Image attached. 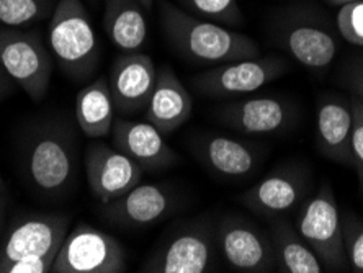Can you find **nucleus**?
I'll list each match as a JSON object with an SVG mask.
<instances>
[{
  "instance_id": "obj_1",
  "label": "nucleus",
  "mask_w": 363,
  "mask_h": 273,
  "mask_svg": "<svg viewBox=\"0 0 363 273\" xmlns=\"http://www.w3.org/2000/svg\"><path fill=\"white\" fill-rule=\"evenodd\" d=\"M159 15L172 50L190 62L220 66L260 55L259 46L247 35L229 30L216 21L195 17L167 0H159Z\"/></svg>"
},
{
  "instance_id": "obj_2",
  "label": "nucleus",
  "mask_w": 363,
  "mask_h": 273,
  "mask_svg": "<svg viewBox=\"0 0 363 273\" xmlns=\"http://www.w3.org/2000/svg\"><path fill=\"white\" fill-rule=\"evenodd\" d=\"M77 162L79 143L72 125L64 120H50L28 136L21 167L36 194L61 198L76 184Z\"/></svg>"
},
{
  "instance_id": "obj_3",
  "label": "nucleus",
  "mask_w": 363,
  "mask_h": 273,
  "mask_svg": "<svg viewBox=\"0 0 363 273\" xmlns=\"http://www.w3.org/2000/svg\"><path fill=\"white\" fill-rule=\"evenodd\" d=\"M48 41L57 66L74 82L89 79L99 67V38L82 0H57Z\"/></svg>"
},
{
  "instance_id": "obj_4",
  "label": "nucleus",
  "mask_w": 363,
  "mask_h": 273,
  "mask_svg": "<svg viewBox=\"0 0 363 273\" xmlns=\"http://www.w3.org/2000/svg\"><path fill=\"white\" fill-rule=\"evenodd\" d=\"M216 221L199 218L182 223L141 265L147 273H205L218 269Z\"/></svg>"
},
{
  "instance_id": "obj_5",
  "label": "nucleus",
  "mask_w": 363,
  "mask_h": 273,
  "mask_svg": "<svg viewBox=\"0 0 363 273\" xmlns=\"http://www.w3.org/2000/svg\"><path fill=\"white\" fill-rule=\"evenodd\" d=\"M296 231L318 255L325 272L350 270L344 247L342 219L329 184H323L316 195L304 201L296 218Z\"/></svg>"
},
{
  "instance_id": "obj_6",
  "label": "nucleus",
  "mask_w": 363,
  "mask_h": 273,
  "mask_svg": "<svg viewBox=\"0 0 363 273\" xmlns=\"http://www.w3.org/2000/svg\"><path fill=\"white\" fill-rule=\"evenodd\" d=\"M0 66L31 100L45 99L52 77V57L40 33L0 26Z\"/></svg>"
},
{
  "instance_id": "obj_7",
  "label": "nucleus",
  "mask_w": 363,
  "mask_h": 273,
  "mask_svg": "<svg viewBox=\"0 0 363 273\" xmlns=\"http://www.w3.org/2000/svg\"><path fill=\"white\" fill-rule=\"evenodd\" d=\"M126 254L113 235L79 223L62 240L51 273H123Z\"/></svg>"
},
{
  "instance_id": "obj_8",
  "label": "nucleus",
  "mask_w": 363,
  "mask_h": 273,
  "mask_svg": "<svg viewBox=\"0 0 363 273\" xmlns=\"http://www.w3.org/2000/svg\"><path fill=\"white\" fill-rule=\"evenodd\" d=\"M288 67L290 64L280 56H257L208 69L191 79V84L205 97L236 99L274 82Z\"/></svg>"
},
{
  "instance_id": "obj_9",
  "label": "nucleus",
  "mask_w": 363,
  "mask_h": 273,
  "mask_svg": "<svg viewBox=\"0 0 363 273\" xmlns=\"http://www.w3.org/2000/svg\"><path fill=\"white\" fill-rule=\"evenodd\" d=\"M69 224L71 218L64 213H26L15 218L0 239V273L25 257L57 254Z\"/></svg>"
},
{
  "instance_id": "obj_10",
  "label": "nucleus",
  "mask_w": 363,
  "mask_h": 273,
  "mask_svg": "<svg viewBox=\"0 0 363 273\" xmlns=\"http://www.w3.org/2000/svg\"><path fill=\"white\" fill-rule=\"evenodd\" d=\"M218 255L229 269L247 273L277 270V259L269 233L238 215L218 219L215 226Z\"/></svg>"
},
{
  "instance_id": "obj_11",
  "label": "nucleus",
  "mask_w": 363,
  "mask_h": 273,
  "mask_svg": "<svg viewBox=\"0 0 363 273\" xmlns=\"http://www.w3.org/2000/svg\"><path fill=\"white\" fill-rule=\"evenodd\" d=\"M89 189L105 205L141 184L144 170L125 152L106 144L94 143L84 156Z\"/></svg>"
},
{
  "instance_id": "obj_12",
  "label": "nucleus",
  "mask_w": 363,
  "mask_h": 273,
  "mask_svg": "<svg viewBox=\"0 0 363 273\" xmlns=\"http://www.w3.org/2000/svg\"><path fill=\"white\" fill-rule=\"evenodd\" d=\"M157 69L143 52H123L110 69L108 87L115 111L121 116L144 113L156 87Z\"/></svg>"
},
{
  "instance_id": "obj_13",
  "label": "nucleus",
  "mask_w": 363,
  "mask_h": 273,
  "mask_svg": "<svg viewBox=\"0 0 363 273\" xmlns=\"http://www.w3.org/2000/svg\"><path fill=\"white\" fill-rule=\"evenodd\" d=\"M175 206V195L167 185L138 184L116 200L101 206L105 221L121 229H141L161 221Z\"/></svg>"
},
{
  "instance_id": "obj_14",
  "label": "nucleus",
  "mask_w": 363,
  "mask_h": 273,
  "mask_svg": "<svg viewBox=\"0 0 363 273\" xmlns=\"http://www.w3.org/2000/svg\"><path fill=\"white\" fill-rule=\"evenodd\" d=\"M309 174L300 167H280L245 191L241 200L254 215L281 218L308 194Z\"/></svg>"
},
{
  "instance_id": "obj_15",
  "label": "nucleus",
  "mask_w": 363,
  "mask_h": 273,
  "mask_svg": "<svg viewBox=\"0 0 363 273\" xmlns=\"http://www.w3.org/2000/svg\"><path fill=\"white\" fill-rule=\"evenodd\" d=\"M111 141L144 172H161L179 162V154L165 143L164 135L149 121H131L120 118L111 128Z\"/></svg>"
},
{
  "instance_id": "obj_16",
  "label": "nucleus",
  "mask_w": 363,
  "mask_h": 273,
  "mask_svg": "<svg viewBox=\"0 0 363 273\" xmlns=\"http://www.w3.org/2000/svg\"><path fill=\"white\" fill-rule=\"evenodd\" d=\"M216 116L223 125L242 135H272L290 125L295 110L285 100L275 97H250L220 106Z\"/></svg>"
},
{
  "instance_id": "obj_17",
  "label": "nucleus",
  "mask_w": 363,
  "mask_h": 273,
  "mask_svg": "<svg viewBox=\"0 0 363 273\" xmlns=\"http://www.w3.org/2000/svg\"><path fill=\"white\" fill-rule=\"evenodd\" d=\"M194 154L208 170L224 179H244L252 175L260 164L259 149L252 144L221 135L194 139Z\"/></svg>"
},
{
  "instance_id": "obj_18",
  "label": "nucleus",
  "mask_w": 363,
  "mask_h": 273,
  "mask_svg": "<svg viewBox=\"0 0 363 273\" xmlns=\"http://www.w3.org/2000/svg\"><path fill=\"white\" fill-rule=\"evenodd\" d=\"M194 111V99L180 82L172 67L164 64L157 69V80L151 99L147 101L144 116L162 135H170L185 125Z\"/></svg>"
},
{
  "instance_id": "obj_19",
  "label": "nucleus",
  "mask_w": 363,
  "mask_h": 273,
  "mask_svg": "<svg viewBox=\"0 0 363 273\" xmlns=\"http://www.w3.org/2000/svg\"><path fill=\"white\" fill-rule=\"evenodd\" d=\"M354 110L350 100L325 95L318 105V144L321 152L334 162L352 165Z\"/></svg>"
},
{
  "instance_id": "obj_20",
  "label": "nucleus",
  "mask_w": 363,
  "mask_h": 273,
  "mask_svg": "<svg viewBox=\"0 0 363 273\" xmlns=\"http://www.w3.org/2000/svg\"><path fill=\"white\" fill-rule=\"evenodd\" d=\"M281 45L290 56L309 71H324L334 62L339 46L334 35L311 21H296L285 26Z\"/></svg>"
},
{
  "instance_id": "obj_21",
  "label": "nucleus",
  "mask_w": 363,
  "mask_h": 273,
  "mask_svg": "<svg viewBox=\"0 0 363 273\" xmlns=\"http://www.w3.org/2000/svg\"><path fill=\"white\" fill-rule=\"evenodd\" d=\"M146 9L140 0H105L104 26L121 52H140L147 41Z\"/></svg>"
},
{
  "instance_id": "obj_22",
  "label": "nucleus",
  "mask_w": 363,
  "mask_h": 273,
  "mask_svg": "<svg viewBox=\"0 0 363 273\" xmlns=\"http://www.w3.org/2000/svg\"><path fill=\"white\" fill-rule=\"evenodd\" d=\"M115 113L106 77L95 79L77 94L76 121L89 139H101L111 135Z\"/></svg>"
},
{
  "instance_id": "obj_23",
  "label": "nucleus",
  "mask_w": 363,
  "mask_h": 273,
  "mask_svg": "<svg viewBox=\"0 0 363 273\" xmlns=\"http://www.w3.org/2000/svg\"><path fill=\"white\" fill-rule=\"evenodd\" d=\"M270 240L274 244L277 270L285 273H323L325 272L313 252L304 243L300 233L286 219L274 218L270 223Z\"/></svg>"
},
{
  "instance_id": "obj_24",
  "label": "nucleus",
  "mask_w": 363,
  "mask_h": 273,
  "mask_svg": "<svg viewBox=\"0 0 363 273\" xmlns=\"http://www.w3.org/2000/svg\"><path fill=\"white\" fill-rule=\"evenodd\" d=\"M55 0H0V26L26 28L51 17Z\"/></svg>"
},
{
  "instance_id": "obj_25",
  "label": "nucleus",
  "mask_w": 363,
  "mask_h": 273,
  "mask_svg": "<svg viewBox=\"0 0 363 273\" xmlns=\"http://www.w3.org/2000/svg\"><path fill=\"white\" fill-rule=\"evenodd\" d=\"M180 4L185 12L221 25H242L244 21L238 0H180Z\"/></svg>"
},
{
  "instance_id": "obj_26",
  "label": "nucleus",
  "mask_w": 363,
  "mask_h": 273,
  "mask_svg": "<svg viewBox=\"0 0 363 273\" xmlns=\"http://www.w3.org/2000/svg\"><path fill=\"white\" fill-rule=\"evenodd\" d=\"M342 238L350 270L363 273V219L352 211H344Z\"/></svg>"
},
{
  "instance_id": "obj_27",
  "label": "nucleus",
  "mask_w": 363,
  "mask_h": 273,
  "mask_svg": "<svg viewBox=\"0 0 363 273\" xmlns=\"http://www.w3.org/2000/svg\"><path fill=\"white\" fill-rule=\"evenodd\" d=\"M337 28L345 41L363 48V0L339 7Z\"/></svg>"
},
{
  "instance_id": "obj_28",
  "label": "nucleus",
  "mask_w": 363,
  "mask_h": 273,
  "mask_svg": "<svg viewBox=\"0 0 363 273\" xmlns=\"http://www.w3.org/2000/svg\"><path fill=\"white\" fill-rule=\"evenodd\" d=\"M352 110H354V131H352V167L359 177V191L363 196V105L357 97L350 99Z\"/></svg>"
},
{
  "instance_id": "obj_29",
  "label": "nucleus",
  "mask_w": 363,
  "mask_h": 273,
  "mask_svg": "<svg viewBox=\"0 0 363 273\" xmlns=\"http://www.w3.org/2000/svg\"><path fill=\"white\" fill-rule=\"evenodd\" d=\"M57 254L30 255L9 265L4 273H48L51 272Z\"/></svg>"
},
{
  "instance_id": "obj_30",
  "label": "nucleus",
  "mask_w": 363,
  "mask_h": 273,
  "mask_svg": "<svg viewBox=\"0 0 363 273\" xmlns=\"http://www.w3.org/2000/svg\"><path fill=\"white\" fill-rule=\"evenodd\" d=\"M344 77H350V79H357L363 82V57H357L352 59V61L345 66L344 71Z\"/></svg>"
},
{
  "instance_id": "obj_31",
  "label": "nucleus",
  "mask_w": 363,
  "mask_h": 273,
  "mask_svg": "<svg viewBox=\"0 0 363 273\" xmlns=\"http://www.w3.org/2000/svg\"><path fill=\"white\" fill-rule=\"evenodd\" d=\"M13 84L15 82L12 80V77H10L9 74L4 71V67L0 66V101H2L10 94V90H12V87H13Z\"/></svg>"
},
{
  "instance_id": "obj_32",
  "label": "nucleus",
  "mask_w": 363,
  "mask_h": 273,
  "mask_svg": "<svg viewBox=\"0 0 363 273\" xmlns=\"http://www.w3.org/2000/svg\"><path fill=\"white\" fill-rule=\"evenodd\" d=\"M7 208H9V195L7 191H0V239L5 231V221H7Z\"/></svg>"
},
{
  "instance_id": "obj_33",
  "label": "nucleus",
  "mask_w": 363,
  "mask_h": 273,
  "mask_svg": "<svg viewBox=\"0 0 363 273\" xmlns=\"http://www.w3.org/2000/svg\"><path fill=\"white\" fill-rule=\"evenodd\" d=\"M344 82L347 87L352 90V94H354V97H357L360 100V104L363 105V82L357 79H350V77H344Z\"/></svg>"
},
{
  "instance_id": "obj_34",
  "label": "nucleus",
  "mask_w": 363,
  "mask_h": 273,
  "mask_svg": "<svg viewBox=\"0 0 363 273\" xmlns=\"http://www.w3.org/2000/svg\"><path fill=\"white\" fill-rule=\"evenodd\" d=\"M330 5H335V7H342L345 4H350V2H359V0H328Z\"/></svg>"
},
{
  "instance_id": "obj_35",
  "label": "nucleus",
  "mask_w": 363,
  "mask_h": 273,
  "mask_svg": "<svg viewBox=\"0 0 363 273\" xmlns=\"http://www.w3.org/2000/svg\"><path fill=\"white\" fill-rule=\"evenodd\" d=\"M140 4H141L143 7L146 9V10H151V9H152V4H154V0H140Z\"/></svg>"
},
{
  "instance_id": "obj_36",
  "label": "nucleus",
  "mask_w": 363,
  "mask_h": 273,
  "mask_svg": "<svg viewBox=\"0 0 363 273\" xmlns=\"http://www.w3.org/2000/svg\"><path fill=\"white\" fill-rule=\"evenodd\" d=\"M0 191H7V189H5V184H4L2 175H0Z\"/></svg>"
}]
</instances>
